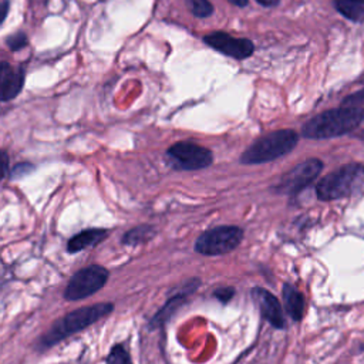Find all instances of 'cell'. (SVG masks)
Listing matches in <instances>:
<instances>
[{
  "label": "cell",
  "mask_w": 364,
  "mask_h": 364,
  "mask_svg": "<svg viewBox=\"0 0 364 364\" xmlns=\"http://www.w3.org/2000/svg\"><path fill=\"white\" fill-rule=\"evenodd\" d=\"M364 122V108L341 107L324 111L303 125V135L313 139L333 138L355 129Z\"/></svg>",
  "instance_id": "6da1fadb"
},
{
  "label": "cell",
  "mask_w": 364,
  "mask_h": 364,
  "mask_svg": "<svg viewBox=\"0 0 364 364\" xmlns=\"http://www.w3.org/2000/svg\"><path fill=\"white\" fill-rule=\"evenodd\" d=\"M114 306L111 303H98L91 306L80 307L74 311H70L67 316H64L61 320L54 323V326L44 334V337L40 341V346L43 348H48L58 341L67 338L71 334H75L97 320L102 318L104 316L109 314L112 311Z\"/></svg>",
  "instance_id": "7a4b0ae2"
},
{
  "label": "cell",
  "mask_w": 364,
  "mask_h": 364,
  "mask_svg": "<svg viewBox=\"0 0 364 364\" xmlns=\"http://www.w3.org/2000/svg\"><path fill=\"white\" fill-rule=\"evenodd\" d=\"M297 144V134L291 129H279L255 141L240 156L242 164H264L289 154Z\"/></svg>",
  "instance_id": "3957f363"
},
{
  "label": "cell",
  "mask_w": 364,
  "mask_h": 364,
  "mask_svg": "<svg viewBox=\"0 0 364 364\" xmlns=\"http://www.w3.org/2000/svg\"><path fill=\"white\" fill-rule=\"evenodd\" d=\"M364 188V166L350 164L328 173L316 186V193L321 200L346 198Z\"/></svg>",
  "instance_id": "277c9868"
},
{
  "label": "cell",
  "mask_w": 364,
  "mask_h": 364,
  "mask_svg": "<svg viewBox=\"0 0 364 364\" xmlns=\"http://www.w3.org/2000/svg\"><path fill=\"white\" fill-rule=\"evenodd\" d=\"M243 232L237 226H218L203 232L195 242V250L205 256H220L232 252L242 242Z\"/></svg>",
  "instance_id": "5b68a950"
},
{
  "label": "cell",
  "mask_w": 364,
  "mask_h": 364,
  "mask_svg": "<svg viewBox=\"0 0 364 364\" xmlns=\"http://www.w3.org/2000/svg\"><path fill=\"white\" fill-rule=\"evenodd\" d=\"M108 270L100 264H91L74 273L70 279L64 297L70 301H77L92 296L108 282Z\"/></svg>",
  "instance_id": "8992f818"
},
{
  "label": "cell",
  "mask_w": 364,
  "mask_h": 364,
  "mask_svg": "<svg viewBox=\"0 0 364 364\" xmlns=\"http://www.w3.org/2000/svg\"><path fill=\"white\" fill-rule=\"evenodd\" d=\"M166 158L172 168L182 171L202 169L213 161V155L208 148L186 141L171 145L166 151Z\"/></svg>",
  "instance_id": "52a82bcc"
},
{
  "label": "cell",
  "mask_w": 364,
  "mask_h": 364,
  "mask_svg": "<svg viewBox=\"0 0 364 364\" xmlns=\"http://www.w3.org/2000/svg\"><path fill=\"white\" fill-rule=\"evenodd\" d=\"M323 169L321 161L313 158L307 159L294 168H291L289 172H286L280 182L276 185V191L282 193H294L301 191L304 186H307Z\"/></svg>",
  "instance_id": "ba28073f"
},
{
  "label": "cell",
  "mask_w": 364,
  "mask_h": 364,
  "mask_svg": "<svg viewBox=\"0 0 364 364\" xmlns=\"http://www.w3.org/2000/svg\"><path fill=\"white\" fill-rule=\"evenodd\" d=\"M203 41L213 50L237 60H243L253 53V43L250 40L236 38L223 31H213L205 36Z\"/></svg>",
  "instance_id": "9c48e42d"
},
{
  "label": "cell",
  "mask_w": 364,
  "mask_h": 364,
  "mask_svg": "<svg viewBox=\"0 0 364 364\" xmlns=\"http://www.w3.org/2000/svg\"><path fill=\"white\" fill-rule=\"evenodd\" d=\"M253 300L256 301L262 316L276 328L284 327V316L279 300L264 289L256 287L252 291Z\"/></svg>",
  "instance_id": "30bf717a"
},
{
  "label": "cell",
  "mask_w": 364,
  "mask_h": 364,
  "mask_svg": "<svg viewBox=\"0 0 364 364\" xmlns=\"http://www.w3.org/2000/svg\"><path fill=\"white\" fill-rule=\"evenodd\" d=\"M24 84L23 68H13L7 61L0 63V100L9 101L17 97Z\"/></svg>",
  "instance_id": "8fae6325"
},
{
  "label": "cell",
  "mask_w": 364,
  "mask_h": 364,
  "mask_svg": "<svg viewBox=\"0 0 364 364\" xmlns=\"http://www.w3.org/2000/svg\"><path fill=\"white\" fill-rule=\"evenodd\" d=\"M108 232L105 229H85L81 230L80 233H77L75 236H73L68 240L67 245V250L70 253H77L80 250H84L90 246H94L97 243H100L101 240H104L107 237Z\"/></svg>",
  "instance_id": "7c38bea8"
},
{
  "label": "cell",
  "mask_w": 364,
  "mask_h": 364,
  "mask_svg": "<svg viewBox=\"0 0 364 364\" xmlns=\"http://www.w3.org/2000/svg\"><path fill=\"white\" fill-rule=\"evenodd\" d=\"M283 299H284V307L287 310V313L290 314V317L296 321L301 320L303 313H304V297L303 294L296 290L293 286L290 284H284L283 286Z\"/></svg>",
  "instance_id": "4fadbf2b"
},
{
  "label": "cell",
  "mask_w": 364,
  "mask_h": 364,
  "mask_svg": "<svg viewBox=\"0 0 364 364\" xmlns=\"http://www.w3.org/2000/svg\"><path fill=\"white\" fill-rule=\"evenodd\" d=\"M334 4L346 18L364 21V4L360 0H334Z\"/></svg>",
  "instance_id": "5bb4252c"
},
{
  "label": "cell",
  "mask_w": 364,
  "mask_h": 364,
  "mask_svg": "<svg viewBox=\"0 0 364 364\" xmlns=\"http://www.w3.org/2000/svg\"><path fill=\"white\" fill-rule=\"evenodd\" d=\"M154 228L149 225H142V226H136L131 230H128L124 237H122V243L125 245H142L145 242H148L152 236H154Z\"/></svg>",
  "instance_id": "9a60e30c"
},
{
  "label": "cell",
  "mask_w": 364,
  "mask_h": 364,
  "mask_svg": "<svg viewBox=\"0 0 364 364\" xmlns=\"http://www.w3.org/2000/svg\"><path fill=\"white\" fill-rule=\"evenodd\" d=\"M183 300H185L183 296H175V297H172L171 300H168L166 304H165V306L156 313V316L152 318L151 324H152V326H159V324H162L164 321H166V320L172 316V313L183 303Z\"/></svg>",
  "instance_id": "2e32d148"
},
{
  "label": "cell",
  "mask_w": 364,
  "mask_h": 364,
  "mask_svg": "<svg viewBox=\"0 0 364 364\" xmlns=\"http://www.w3.org/2000/svg\"><path fill=\"white\" fill-rule=\"evenodd\" d=\"M186 4L196 17H208L213 11V6L209 3V0H186Z\"/></svg>",
  "instance_id": "e0dca14e"
},
{
  "label": "cell",
  "mask_w": 364,
  "mask_h": 364,
  "mask_svg": "<svg viewBox=\"0 0 364 364\" xmlns=\"http://www.w3.org/2000/svg\"><path fill=\"white\" fill-rule=\"evenodd\" d=\"M107 364H132V361L122 346H114L107 357Z\"/></svg>",
  "instance_id": "ac0fdd59"
},
{
  "label": "cell",
  "mask_w": 364,
  "mask_h": 364,
  "mask_svg": "<svg viewBox=\"0 0 364 364\" xmlns=\"http://www.w3.org/2000/svg\"><path fill=\"white\" fill-rule=\"evenodd\" d=\"M27 43H28V38H27V36H26L24 33H21V31L13 33V34H10V36L6 38V44L9 46V48H10L11 51H17V50L24 48V47L27 46Z\"/></svg>",
  "instance_id": "d6986e66"
},
{
  "label": "cell",
  "mask_w": 364,
  "mask_h": 364,
  "mask_svg": "<svg viewBox=\"0 0 364 364\" xmlns=\"http://www.w3.org/2000/svg\"><path fill=\"white\" fill-rule=\"evenodd\" d=\"M343 107H353V108H364V90L355 94H351L344 98Z\"/></svg>",
  "instance_id": "ffe728a7"
},
{
  "label": "cell",
  "mask_w": 364,
  "mask_h": 364,
  "mask_svg": "<svg viewBox=\"0 0 364 364\" xmlns=\"http://www.w3.org/2000/svg\"><path fill=\"white\" fill-rule=\"evenodd\" d=\"M235 294V291H233V289L232 287H225V289H218L216 291H215V297L216 299H219L220 301H223V303H226V301H229L230 300V297Z\"/></svg>",
  "instance_id": "44dd1931"
},
{
  "label": "cell",
  "mask_w": 364,
  "mask_h": 364,
  "mask_svg": "<svg viewBox=\"0 0 364 364\" xmlns=\"http://www.w3.org/2000/svg\"><path fill=\"white\" fill-rule=\"evenodd\" d=\"M9 169V155L6 151H0V181L6 176Z\"/></svg>",
  "instance_id": "7402d4cb"
},
{
  "label": "cell",
  "mask_w": 364,
  "mask_h": 364,
  "mask_svg": "<svg viewBox=\"0 0 364 364\" xmlns=\"http://www.w3.org/2000/svg\"><path fill=\"white\" fill-rule=\"evenodd\" d=\"M9 0H0V24L4 21L9 13Z\"/></svg>",
  "instance_id": "603a6c76"
},
{
  "label": "cell",
  "mask_w": 364,
  "mask_h": 364,
  "mask_svg": "<svg viewBox=\"0 0 364 364\" xmlns=\"http://www.w3.org/2000/svg\"><path fill=\"white\" fill-rule=\"evenodd\" d=\"M256 1L262 6H266V7H272V6H276L279 3V0H256Z\"/></svg>",
  "instance_id": "cb8c5ba5"
},
{
  "label": "cell",
  "mask_w": 364,
  "mask_h": 364,
  "mask_svg": "<svg viewBox=\"0 0 364 364\" xmlns=\"http://www.w3.org/2000/svg\"><path fill=\"white\" fill-rule=\"evenodd\" d=\"M228 1H230L232 4L239 6V7H243V6H246V4H247V0H228Z\"/></svg>",
  "instance_id": "d4e9b609"
},
{
  "label": "cell",
  "mask_w": 364,
  "mask_h": 364,
  "mask_svg": "<svg viewBox=\"0 0 364 364\" xmlns=\"http://www.w3.org/2000/svg\"><path fill=\"white\" fill-rule=\"evenodd\" d=\"M360 1H361V3H363V4H364V0H360Z\"/></svg>",
  "instance_id": "484cf974"
}]
</instances>
